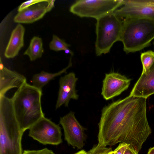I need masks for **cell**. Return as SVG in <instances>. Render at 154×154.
<instances>
[{
	"instance_id": "e0dca14e",
	"label": "cell",
	"mask_w": 154,
	"mask_h": 154,
	"mask_svg": "<svg viewBox=\"0 0 154 154\" xmlns=\"http://www.w3.org/2000/svg\"><path fill=\"white\" fill-rule=\"evenodd\" d=\"M44 52L42 39L38 36H34L23 54L28 56L30 60L32 61L41 57Z\"/></svg>"
},
{
	"instance_id": "30bf717a",
	"label": "cell",
	"mask_w": 154,
	"mask_h": 154,
	"mask_svg": "<svg viewBox=\"0 0 154 154\" xmlns=\"http://www.w3.org/2000/svg\"><path fill=\"white\" fill-rule=\"evenodd\" d=\"M131 81V79L117 72L106 73L103 81L101 94L106 100L112 99L126 90Z\"/></svg>"
},
{
	"instance_id": "d6986e66",
	"label": "cell",
	"mask_w": 154,
	"mask_h": 154,
	"mask_svg": "<svg viewBox=\"0 0 154 154\" xmlns=\"http://www.w3.org/2000/svg\"><path fill=\"white\" fill-rule=\"evenodd\" d=\"M49 46L51 50L59 51H64L69 48L70 45L66 43L63 40L60 39L56 35H53L52 40L50 42Z\"/></svg>"
},
{
	"instance_id": "5bb4252c",
	"label": "cell",
	"mask_w": 154,
	"mask_h": 154,
	"mask_svg": "<svg viewBox=\"0 0 154 154\" xmlns=\"http://www.w3.org/2000/svg\"><path fill=\"white\" fill-rule=\"evenodd\" d=\"M45 2L31 6L18 12L14 18V21L19 23H31L42 19L47 12V5Z\"/></svg>"
},
{
	"instance_id": "603a6c76",
	"label": "cell",
	"mask_w": 154,
	"mask_h": 154,
	"mask_svg": "<svg viewBox=\"0 0 154 154\" xmlns=\"http://www.w3.org/2000/svg\"><path fill=\"white\" fill-rule=\"evenodd\" d=\"M130 145L125 143H120L113 151L115 154H124L127 148Z\"/></svg>"
},
{
	"instance_id": "7402d4cb",
	"label": "cell",
	"mask_w": 154,
	"mask_h": 154,
	"mask_svg": "<svg viewBox=\"0 0 154 154\" xmlns=\"http://www.w3.org/2000/svg\"><path fill=\"white\" fill-rule=\"evenodd\" d=\"M22 154H55L51 150L47 148L38 150H25Z\"/></svg>"
},
{
	"instance_id": "9c48e42d",
	"label": "cell",
	"mask_w": 154,
	"mask_h": 154,
	"mask_svg": "<svg viewBox=\"0 0 154 154\" xmlns=\"http://www.w3.org/2000/svg\"><path fill=\"white\" fill-rule=\"evenodd\" d=\"M123 6L114 13L121 19L143 17L154 19V5L147 0H123Z\"/></svg>"
},
{
	"instance_id": "83f0119b",
	"label": "cell",
	"mask_w": 154,
	"mask_h": 154,
	"mask_svg": "<svg viewBox=\"0 0 154 154\" xmlns=\"http://www.w3.org/2000/svg\"><path fill=\"white\" fill-rule=\"evenodd\" d=\"M74 154H87V153L84 150H82Z\"/></svg>"
},
{
	"instance_id": "7a4b0ae2",
	"label": "cell",
	"mask_w": 154,
	"mask_h": 154,
	"mask_svg": "<svg viewBox=\"0 0 154 154\" xmlns=\"http://www.w3.org/2000/svg\"><path fill=\"white\" fill-rule=\"evenodd\" d=\"M42 94V90L26 82L11 98L16 118L23 132L45 117L41 105Z\"/></svg>"
},
{
	"instance_id": "2e32d148",
	"label": "cell",
	"mask_w": 154,
	"mask_h": 154,
	"mask_svg": "<svg viewBox=\"0 0 154 154\" xmlns=\"http://www.w3.org/2000/svg\"><path fill=\"white\" fill-rule=\"evenodd\" d=\"M72 65L71 57L68 65L65 68L58 72L51 73L42 71L39 73L34 75L32 79V85L42 90V88L50 81L63 73L66 72V70L71 66Z\"/></svg>"
},
{
	"instance_id": "d4e9b609",
	"label": "cell",
	"mask_w": 154,
	"mask_h": 154,
	"mask_svg": "<svg viewBox=\"0 0 154 154\" xmlns=\"http://www.w3.org/2000/svg\"><path fill=\"white\" fill-rule=\"evenodd\" d=\"M54 0H48V2L47 8L49 11H50L54 6Z\"/></svg>"
},
{
	"instance_id": "6da1fadb",
	"label": "cell",
	"mask_w": 154,
	"mask_h": 154,
	"mask_svg": "<svg viewBox=\"0 0 154 154\" xmlns=\"http://www.w3.org/2000/svg\"><path fill=\"white\" fill-rule=\"evenodd\" d=\"M146 99L129 95L104 107L98 124V144L112 146L125 143L139 152L152 132Z\"/></svg>"
},
{
	"instance_id": "f1b7e54d",
	"label": "cell",
	"mask_w": 154,
	"mask_h": 154,
	"mask_svg": "<svg viewBox=\"0 0 154 154\" xmlns=\"http://www.w3.org/2000/svg\"><path fill=\"white\" fill-rule=\"evenodd\" d=\"M109 154H115V153L113 151H112L109 153Z\"/></svg>"
},
{
	"instance_id": "ffe728a7",
	"label": "cell",
	"mask_w": 154,
	"mask_h": 154,
	"mask_svg": "<svg viewBox=\"0 0 154 154\" xmlns=\"http://www.w3.org/2000/svg\"><path fill=\"white\" fill-rule=\"evenodd\" d=\"M112 150V148L98 144L94 146L87 154H109Z\"/></svg>"
},
{
	"instance_id": "44dd1931",
	"label": "cell",
	"mask_w": 154,
	"mask_h": 154,
	"mask_svg": "<svg viewBox=\"0 0 154 154\" xmlns=\"http://www.w3.org/2000/svg\"><path fill=\"white\" fill-rule=\"evenodd\" d=\"M48 0H31L22 3L19 6L18 11V12L33 5L43 2H48Z\"/></svg>"
},
{
	"instance_id": "9a60e30c",
	"label": "cell",
	"mask_w": 154,
	"mask_h": 154,
	"mask_svg": "<svg viewBox=\"0 0 154 154\" xmlns=\"http://www.w3.org/2000/svg\"><path fill=\"white\" fill-rule=\"evenodd\" d=\"M25 31L24 27L20 23L13 30L4 53L6 58H12L17 55L24 46Z\"/></svg>"
},
{
	"instance_id": "8fae6325",
	"label": "cell",
	"mask_w": 154,
	"mask_h": 154,
	"mask_svg": "<svg viewBox=\"0 0 154 154\" xmlns=\"http://www.w3.org/2000/svg\"><path fill=\"white\" fill-rule=\"evenodd\" d=\"M78 80L75 74L71 72L61 77L59 81V88L55 106L57 109L64 105L68 107L71 99L77 100L79 95L77 93L75 87Z\"/></svg>"
},
{
	"instance_id": "3957f363",
	"label": "cell",
	"mask_w": 154,
	"mask_h": 154,
	"mask_svg": "<svg viewBox=\"0 0 154 154\" xmlns=\"http://www.w3.org/2000/svg\"><path fill=\"white\" fill-rule=\"evenodd\" d=\"M23 133L16 118L11 99L0 96V154H22Z\"/></svg>"
},
{
	"instance_id": "cb8c5ba5",
	"label": "cell",
	"mask_w": 154,
	"mask_h": 154,
	"mask_svg": "<svg viewBox=\"0 0 154 154\" xmlns=\"http://www.w3.org/2000/svg\"><path fill=\"white\" fill-rule=\"evenodd\" d=\"M124 154H138V152L131 145L127 148Z\"/></svg>"
},
{
	"instance_id": "4fadbf2b",
	"label": "cell",
	"mask_w": 154,
	"mask_h": 154,
	"mask_svg": "<svg viewBox=\"0 0 154 154\" xmlns=\"http://www.w3.org/2000/svg\"><path fill=\"white\" fill-rule=\"evenodd\" d=\"M153 94L154 63L145 73H142L129 95L131 97L147 99Z\"/></svg>"
},
{
	"instance_id": "4316f807",
	"label": "cell",
	"mask_w": 154,
	"mask_h": 154,
	"mask_svg": "<svg viewBox=\"0 0 154 154\" xmlns=\"http://www.w3.org/2000/svg\"><path fill=\"white\" fill-rule=\"evenodd\" d=\"M147 154H154V147L151 148L149 149Z\"/></svg>"
},
{
	"instance_id": "ba28073f",
	"label": "cell",
	"mask_w": 154,
	"mask_h": 154,
	"mask_svg": "<svg viewBox=\"0 0 154 154\" xmlns=\"http://www.w3.org/2000/svg\"><path fill=\"white\" fill-rule=\"evenodd\" d=\"M59 123L63 127L64 139L68 144L74 148H83L85 140V129L77 120L74 112L71 111L60 117Z\"/></svg>"
},
{
	"instance_id": "277c9868",
	"label": "cell",
	"mask_w": 154,
	"mask_h": 154,
	"mask_svg": "<svg viewBox=\"0 0 154 154\" xmlns=\"http://www.w3.org/2000/svg\"><path fill=\"white\" fill-rule=\"evenodd\" d=\"M120 41L126 53L140 51L154 39V19L132 17L123 19Z\"/></svg>"
},
{
	"instance_id": "52a82bcc",
	"label": "cell",
	"mask_w": 154,
	"mask_h": 154,
	"mask_svg": "<svg viewBox=\"0 0 154 154\" xmlns=\"http://www.w3.org/2000/svg\"><path fill=\"white\" fill-rule=\"evenodd\" d=\"M29 130V136L44 145H58L62 142L61 128L59 125L45 117Z\"/></svg>"
},
{
	"instance_id": "484cf974",
	"label": "cell",
	"mask_w": 154,
	"mask_h": 154,
	"mask_svg": "<svg viewBox=\"0 0 154 154\" xmlns=\"http://www.w3.org/2000/svg\"><path fill=\"white\" fill-rule=\"evenodd\" d=\"M65 53L66 54H70L72 56L73 55V52L72 51L69 49L68 48L66 49L64 51Z\"/></svg>"
},
{
	"instance_id": "7c38bea8",
	"label": "cell",
	"mask_w": 154,
	"mask_h": 154,
	"mask_svg": "<svg viewBox=\"0 0 154 154\" xmlns=\"http://www.w3.org/2000/svg\"><path fill=\"white\" fill-rule=\"evenodd\" d=\"M26 82V79L24 76L6 68L0 59V96H5L12 88H18Z\"/></svg>"
},
{
	"instance_id": "5b68a950",
	"label": "cell",
	"mask_w": 154,
	"mask_h": 154,
	"mask_svg": "<svg viewBox=\"0 0 154 154\" xmlns=\"http://www.w3.org/2000/svg\"><path fill=\"white\" fill-rule=\"evenodd\" d=\"M114 12L97 19L96 25V54L97 56L109 52L113 44L120 41L123 20Z\"/></svg>"
},
{
	"instance_id": "8992f818",
	"label": "cell",
	"mask_w": 154,
	"mask_h": 154,
	"mask_svg": "<svg viewBox=\"0 0 154 154\" xmlns=\"http://www.w3.org/2000/svg\"><path fill=\"white\" fill-rule=\"evenodd\" d=\"M123 0H77L70 7V11L81 17H91L96 20L113 12L123 5Z\"/></svg>"
},
{
	"instance_id": "ac0fdd59",
	"label": "cell",
	"mask_w": 154,
	"mask_h": 154,
	"mask_svg": "<svg viewBox=\"0 0 154 154\" xmlns=\"http://www.w3.org/2000/svg\"><path fill=\"white\" fill-rule=\"evenodd\" d=\"M140 59L143 65L142 73H145L154 63V52L148 51L142 53Z\"/></svg>"
}]
</instances>
